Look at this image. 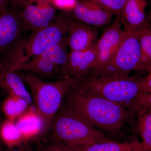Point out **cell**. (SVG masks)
<instances>
[{
  "mask_svg": "<svg viewBox=\"0 0 151 151\" xmlns=\"http://www.w3.org/2000/svg\"><path fill=\"white\" fill-rule=\"evenodd\" d=\"M0 138L9 148L18 147L25 142L15 122H11L7 119L1 124Z\"/></svg>",
  "mask_w": 151,
  "mask_h": 151,
  "instance_id": "ac0fdd59",
  "label": "cell"
},
{
  "mask_svg": "<svg viewBox=\"0 0 151 151\" xmlns=\"http://www.w3.org/2000/svg\"><path fill=\"white\" fill-rule=\"evenodd\" d=\"M1 118H0V127H1ZM1 138H0V143H1Z\"/></svg>",
  "mask_w": 151,
  "mask_h": 151,
  "instance_id": "836d02e7",
  "label": "cell"
},
{
  "mask_svg": "<svg viewBox=\"0 0 151 151\" xmlns=\"http://www.w3.org/2000/svg\"><path fill=\"white\" fill-rule=\"evenodd\" d=\"M148 4L150 6V10L147 12V21L151 29V0H147Z\"/></svg>",
  "mask_w": 151,
  "mask_h": 151,
  "instance_id": "f546056e",
  "label": "cell"
},
{
  "mask_svg": "<svg viewBox=\"0 0 151 151\" xmlns=\"http://www.w3.org/2000/svg\"><path fill=\"white\" fill-rule=\"evenodd\" d=\"M56 9L49 4L42 6L29 4L21 12L24 30L32 32L46 27L56 17Z\"/></svg>",
  "mask_w": 151,
  "mask_h": 151,
  "instance_id": "7c38bea8",
  "label": "cell"
},
{
  "mask_svg": "<svg viewBox=\"0 0 151 151\" xmlns=\"http://www.w3.org/2000/svg\"><path fill=\"white\" fill-rule=\"evenodd\" d=\"M49 3L55 8L61 10L62 11H67L73 8L75 6L77 0H48Z\"/></svg>",
  "mask_w": 151,
  "mask_h": 151,
  "instance_id": "cb8c5ba5",
  "label": "cell"
},
{
  "mask_svg": "<svg viewBox=\"0 0 151 151\" xmlns=\"http://www.w3.org/2000/svg\"><path fill=\"white\" fill-rule=\"evenodd\" d=\"M147 75L142 77V86L143 93H149L151 92V70L148 72Z\"/></svg>",
  "mask_w": 151,
  "mask_h": 151,
  "instance_id": "484cf974",
  "label": "cell"
},
{
  "mask_svg": "<svg viewBox=\"0 0 151 151\" xmlns=\"http://www.w3.org/2000/svg\"><path fill=\"white\" fill-rule=\"evenodd\" d=\"M150 108H151V92L141 93L135 99L132 106V110L135 113Z\"/></svg>",
  "mask_w": 151,
  "mask_h": 151,
  "instance_id": "603a6c76",
  "label": "cell"
},
{
  "mask_svg": "<svg viewBox=\"0 0 151 151\" xmlns=\"http://www.w3.org/2000/svg\"><path fill=\"white\" fill-rule=\"evenodd\" d=\"M48 131L53 142L65 146H82L111 140L104 132L83 118L61 106Z\"/></svg>",
  "mask_w": 151,
  "mask_h": 151,
  "instance_id": "3957f363",
  "label": "cell"
},
{
  "mask_svg": "<svg viewBox=\"0 0 151 151\" xmlns=\"http://www.w3.org/2000/svg\"><path fill=\"white\" fill-rule=\"evenodd\" d=\"M61 106L78 114L100 131L113 135L121 132L136 115L132 110L79 89L72 84Z\"/></svg>",
  "mask_w": 151,
  "mask_h": 151,
  "instance_id": "6da1fadb",
  "label": "cell"
},
{
  "mask_svg": "<svg viewBox=\"0 0 151 151\" xmlns=\"http://www.w3.org/2000/svg\"><path fill=\"white\" fill-rule=\"evenodd\" d=\"M142 77L88 76L72 80V85L132 110L135 99L143 93Z\"/></svg>",
  "mask_w": 151,
  "mask_h": 151,
  "instance_id": "7a4b0ae2",
  "label": "cell"
},
{
  "mask_svg": "<svg viewBox=\"0 0 151 151\" xmlns=\"http://www.w3.org/2000/svg\"><path fill=\"white\" fill-rule=\"evenodd\" d=\"M31 0H9V2L11 3L13 7V9H24L29 4Z\"/></svg>",
  "mask_w": 151,
  "mask_h": 151,
  "instance_id": "4316f807",
  "label": "cell"
},
{
  "mask_svg": "<svg viewBox=\"0 0 151 151\" xmlns=\"http://www.w3.org/2000/svg\"><path fill=\"white\" fill-rule=\"evenodd\" d=\"M68 151H69V150H68Z\"/></svg>",
  "mask_w": 151,
  "mask_h": 151,
  "instance_id": "74e56055",
  "label": "cell"
},
{
  "mask_svg": "<svg viewBox=\"0 0 151 151\" xmlns=\"http://www.w3.org/2000/svg\"><path fill=\"white\" fill-rule=\"evenodd\" d=\"M38 151H69L65 146L56 142L44 146H40Z\"/></svg>",
  "mask_w": 151,
  "mask_h": 151,
  "instance_id": "d4e9b609",
  "label": "cell"
},
{
  "mask_svg": "<svg viewBox=\"0 0 151 151\" xmlns=\"http://www.w3.org/2000/svg\"><path fill=\"white\" fill-rule=\"evenodd\" d=\"M126 31V36L111 60L89 76H129L132 71L137 70L141 58L139 41L136 31Z\"/></svg>",
  "mask_w": 151,
  "mask_h": 151,
  "instance_id": "52a82bcc",
  "label": "cell"
},
{
  "mask_svg": "<svg viewBox=\"0 0 151 151\" xmlns=\"http://www.w3.org/2000/svg\"><path fill=\"white\" fill-rule=\"evenodd\" d=\"M25 85L19 71L8 68L2 62L0 63V89L9 95L22 97L31 105L32 97Z\"/></svg>",
  "mask_w": 151,
  "mask_h": 151,
  "instance_id": "9a60e30c",
  "label": "cell"
},
{
  "mask_svg": "<svg viewBox=\"0 0 151 151\" xmlns=\"http://www.w3.org/2000/svg\"><path fill=\"white\" fill-rule=\"evenodd\" d=\"M29 108L15 122L25 142L46 133L43 119L35 109Z\"/></svg>",
  "mask_w": 151,
  "mask_h": 151,
  "instance_id": "2e32d148",
  "label": "cell"
},
{
  "mask_svg": "<svg viewBox=\"0 0 151 151\" xmlns=\"http://www.w3.org/2000/svg\"><path fill=\"white\" fill-rule=\"evenodd\" d=\"M9 0H0V15L6 10L7 9V7Z\"/></svg>",
  "mask_w": 151,
  "mask_h": 151,
  "instance_id": "f1b7e54d",
  "label": "cell"
},
{
  "mask_svg": "<svg viewBox=\"0 0 151 151\" xmlns=\"http://www.w3.org/2000/svg\"><path fill=\"white\" fill-rule=\"evenodd\" d=\"M71 20L62 11L46 27L32 32L28 37L24 39L21 43V63L37 56L66 37Z\"/></svg>",
  "mask_w": 151,
  "mask_h": 151,
  "instance_id": "5b68a950",
  "label": "cell"
},
{
  "mask_svg": "<svg viewBox=\"0 0 151 151\" xmlns=\"http://www.w3.org/2000/svg\"><path fill=\"white\" fill-rule=\"evenodd\" d=\"M148 5L147 0H127L121 19L124 29L137 30L149 24L146 12Z\"/></svg>",
  "mask_w": 151,
  "mask_h": 151,
  "instance_id": "5bb4252c",
  "label": "cell"
},
{
  "mask_svg": "<svg viewBox=\"0 0 151 151\" xmlns=\"http://www.w3.org/2000/svg\"><path fill=\"white\" fill-rule=\"evenodd\" d=\"M47 0H31L29 4H32L34 2L37 3V5L41 6L46 4Z\"/></svg>",
  "mask_w": 151,
  "mask_h": 151,
  "instance_id": "1f68e13d",
  "label": "cell"
},
{
  "mask_svg": "<svg viewBox=\"0 0 151 151\" xmlns=\"http://www.w3.org/2000/svg\"><path fill=\"white\" fill-rule=\"evenodd\" d=\"M1 63V59H0V63Z\"/></svg>",
  "mask_w": 151,
  "mask_h": 151,
  "instance_id": "d590c367",
  "label": "cell"
},
{
  "mask_svg": "<svg viewBox=\"0 0 151 151\" xmlns=\"http://www.w3.org/2000/svg\"><path fill=\"white\" fill-rule=\"evenodd\" d=\"M66 39L70 51L85 50L97 43V29L96 28L72 19Z\"/></svg>",
  "mask_w": 151,
  "mask_h": 151,
  "instance_id": "4fadbf2b",
  "label": "cell"
},
{
  "mask_svg": "<svg viewBox=\"0 0 151 151\" xmlns=\"http://www.w3.org/2000/svg\"><path fill=\"white\" fill-rule=\"evenodd\" d=\"M6 151H22V150L20 147L19 146L17 147L11 148H7Z\"/></svg>",
  "mask_w": 151,
  "mask_h": 151,
  "instance_id": "d6a6232c",
  "label": "cell"
},
{
  "mask_svg": "<svg viewBox=\"0 0 151 151\" xmlns=\"http://www.w3.org/2000/svg\"><path fill=\"white\" fill-rule=\"evenodd\" d=\"M30 105L27 100L22 97L9 95L3 103L2 110L6 119L15 122L28 109Z\"/></svg>",
  "mask_w": 151,
  "mask_h": 151,
  "instance_id": "d6986e66",
  "label": "cell"
},
{
  "mask_svg": "<svg viewBox=\"0 0 151 151\" xmlns=\"http://www.w3.org/2000/svg\"><path fill=\"white\" fill-rule=\"evenodd\" d=\"M69 151H132V143L111 141L82 146H65Z\"/></svg>",
  "mask_w": 151,
  "mask_h": 151,
  "instance_id": "ffe728a7",
  "label": "cell"
},
{
  "mask_svg": "<svg viewBox=\"0 0 151 151\" xmlns=\"http://www.w3.org/2000/svg\"></svg>",
  "mask_w": 151,
  "mask_h": 151,
  "instance_id": "8d00e7d4",
  "label": "cell"
},
{
  "mask_svg": "<svg viewBox=\"0 0 151 151\" xmlns=\"http://www.w3.org/2000/svg\"><path fill=\"white\" fill-rule=\"evenodd\" d=\"M20 147L22 149V151H33L32 149L28 144L27 142L23 143Z\"/></svg>",
  "mask_w": 151,
  "mask_h": 151,
  "instance_id": "4dcf8cb0",
  "label": "cell"
},
{
  "mask_svg": "<svg viewBox=\"0 0 151 151\" xmlns=\"http://www.w3.org/2000/svg\"><path fill=\"white\" fill-rule=\"evenodd\" d=\"M66 37L37 56L23 63L17 70L33 74L41 79L56 78L60 80L63 78V69L70 52Z\"/></svg>",
  "mask_w": 151,
  "mask_h": 151,
  "instance_id": "8992f818",
  "label": "cell"
},
{
  "mask_svg": "<svg viewBox=\"0 0 151 151\" xmlns=\"http://www.w3.org/2000/svg\"><path fill=\"white\" fill-rule=\"evenodd\" d=\"M97 57L96 44L85 50L70 51L63 69V77L76 80L88 76L96 64Z\"/></svg>",
  "mask_w": 151,
  "mask_h": 151,
  "instance_id": "8fae6325",
  "label": "cell"
},
{
  "mask_svg": "<svg viewBox=\"0 0 151 151\" xmlns=\"http://www.w3.org/2000/svg\"><path fill=\"white\" fill-rule=\"evenodd\" d=\"M95 3L111 12L116 18H122L127 0H84Z\"/></svg>",
  "mask_w": 151,
  "mask_h": 151,
  "instance_id": "7402d4cb",
  "label": "cell"
},
{
  "mask_svg": "<svg viewBox=\"0 0 151 151\" xmlns=\"http://www.w3.org/2000/svg\"><path fill=\"white\" fill-rule=\"evenodd\" d=\"M21 12L14 9L6 10L0 15V59L17 42L24 39Z\"/></svg>",
  "mask_w": 151,
  "mask_h": 151,
  "instance_id": "9c48e42d",
  "label": "cell"
},
{
  "mask_svg": "<svg viewBox=\"0 0 151 151\" xmlns=\"http://www.w3.org/2000/svg\"><path fill=\"white\" fill-rule=\"evenodd\" d=\"M19 72L24 82L30 89L35 109L43 119L47 133L61 107L72 81L63 78L55 81H45L33 74Z\"/></svg>",
  "mask_w": 151,
  "mask_h": 151,
  "instance_id": "277c9868",
  "label": "cell"
},
{
  "mask_svg": "<svg viewBox=\"0 0 151 151\" xmlns=\"http://www.w3.org/2000/svg\"><path fill=\"white\" fill-rule=\"evenodd\" d=\"M122 26L121 19L116 18L113 23L104 29L96 44L97 61L91 72L105 65L112 58L127 35Z\"/></svg>",
  "mask_w": 151,
  "mask_h": 151,
  "instance_id": "ba28073f",
  "label": "cell"
},
{
  "mask_svg": "<svg viewBox=\"0 0 151 151\" xmlns=\"http://www.w3.org/2000/svg\"><path fill=\"white\" fill-rule=\"evenodd\" d=\"M137 128L142 139L141 142L144 151H151V108L136 113Z\"/></svg>",
  "mask_w": 151,
  "mask_h": 151,
  "instance_id": "44dd1931",
  "label": "cell"
},
{
  "mask_svg": "<svg viewBox=\"0 0 151 151\" xmlns=\"http://www.w3.org/2000/svg\"><path fill=\"white\" fill-rule=\"evenodd\" d=\"M63 12L72 19L95 28L107 25L114 16L111 12L101 6L84 0H77L73 8Z\"/></svg>",
  "mask_w": 151,
  "mask_h": 151,
  "instance_id": "30bf717a",
  "label": "cell"
},
{
  "mask_svg": "<svg viewBox=\"0 0 151 151\" xmlns=\"http://www.w3.org/2000/svg\"><path fill=\"white\" fill-rule=\"evenodd\" d=\"M132 146V151H144L141 142L136 138H134L131 142Z\"/></svg>",
  "mask_w": 151,
  "mask_h": 151,
  "instance_id": "83f0119b",
  "label": "cell"
},
{
  "mask_svg": "<svg viewBox=\"0 0 151 151\" xmlns=\"http://www.w3.org/2000/svg\"><path fill=\"white\" fill-rule=\"evenodd\" d=\"M0 151H1V143H0Z\"/></svg>",
  "mask_w": 151,
  "mask_h": 151,
  "instance_id": "e575fe53",
  "label": "cell"
},
{
  "mask_svg": "<svg viewBox=\"0 0 151 151\" xmlns=\"http://www.w3.org/2000/svg\"><path fill=\"white\" fill-rule=\"evenodd\" d=\"M141 50L140 63L137 70H151V30L149 24L137 30Z\"/></svg>",
  "mask_w": 151,
  "mask_h": 151,
  "instance_id": "e0dca14e",
  "label": "cell"
}]
</instances>
